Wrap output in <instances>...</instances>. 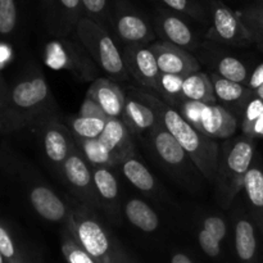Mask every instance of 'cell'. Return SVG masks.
<instances>
[{
	"label": "cell",
	"mask_w": 263,
	"mask_h": 263,
	"mask_svg": "<svg viewBox=\"0 0 263 263\" xmlns=\"http://www.w3.org/2000/svg\"><path fill=\"white\" fill-rule=\"evenodd\" d=\"M184 76L171 73L159 74L157 86L154 91L158 92L166 103L172 107H176L184 98H182V84H184Z\"/></svg>",
	"instance_id": "4dcf8cb0"
},
{
	"label": "cell",
	"mask_w": 263,
	"mask_h": 263,
	"mask_svg": "<svg viewBox=\"0 0 263 263\" xmlns=\"http://www.w3.org/2000/svg\"><path fill=\"white\" fill-rule=\"evenodd\" d=\"M0 133H4V130H3V122H2V118H0Z\"/></svg>",
	"instance_id": "7dc6e473"
},
{
	"label": "cell",
	"mask_w": 263,
	"mask_h": 263,
	"mask_svg": "<svg viewBox=\"0 0 263 263\" xmlns=\"http://www.w3.org/2000/svg\"><path fill=\"white\" fill-rule=\"evenodd\" d=\"M91 168L95 193L100 208L107 211L110 217H116L118 213V198H120L117 179L110 168L107 167H91Z\"/></svg>",
	"instance_id": "cb8c5ba5"
},
{
	"label": "cell",
	"mask_w": 263,
	"mask_h": 263,
	"mask_svg": "<svg viewBox=\"0 0 263 263\" xmlns=\"http://www.w3.org/2000/svg\"><path fill=\"white\" fill-rule=\"evenodd\" d=\"M162 73L187 74L200 71V64L190 51L175 46L166 41H154L151 45Z\"/></svg>",
	"instance_id": "e0dca14e"
},
{
	"label": "cell",
	"mask_w": 263,
	"mask_h": 263,
	"mask_svg": "<svg viewBox=\"0 0 263 263\" xmlns=\"http://www.w3.org/2000/svg\"><path fill=\"white\" fill-rule=\"evenodd\" d=\"M257 3H258V4H261V5H263V0H257Z\"/></svg>",
	"instance_id": "681fc988"
},
{
	"label": "cell",
	"mask_w": 263,
	"mask_h": 263,
	"mask_svg": "<svg viewBox=\"0 0 263 263\" xmlns=\"http://www.w3.org/2000/svg\"><path fill=\"white\" fill-rule=\"evenodd\" d=\"M76 146L79 151L81 152L82 157L86 159L87 163L91 167H107V168H112L120 164L115 156L108 151L104 146V144L98 139H77Z\"/></svg>",
	"instance_id": "83f0119b"
},
{
	"label": "cell",
	"mask_w": 263,
	"mask_h": 263,
	"mask_svg": "<svg viewBox=\"0 0 263 263\" xmlns=\"http://www.w3.org/2000/svg\"><path fill=\"white\" fill-rule=\"evenodd\" d=\"M171 263H194L189 256L185 253H175L171 258Z\"/></svg>",
	"instance_id": "f6af8a7d"
},
{
	"label": "cell",
	"mask_w": 263,
	"mask_h": 263,
	"mask_svg": "<svg viewBox=\"0 0 263 263\" xmlns=\"http://www.w3.org/2000/svg\"><path fill=\"white\" fill-rule=\"evenodd\" d=\"M263 115V100L256 97L253 92L251 99L247 103L243 113L240 116L241 133H246L257 120Z\"/></svg>",
	"instance_id": "74e56055"
},
{
	"label": "cell",
	"mask_w": 263,
	"mask_h": 263,
	"mask_svg": "<svg viewBox=\"0 0 263 263\" xmlns=\"http://www.w3.org/2000/svg\"><path fill=\"white\" fill-rule=\"evenodd\" d=\"M49 117H58V105L43 74H31L8 89L0 110L4 133L37 125Z\"/></svg>",
	"instance_id": "7a4b0ae2"
},
{
	"label": "cell",
	"mask_w": 263,
	"mask_h": 263,
	"mask_svg": "<svg viewBox=\"0 0 263 263\" xmlns=\"http://www.w3.org/2000/svg\"><path fill=\"white\" fill-rule=\"evenodd\" d=\"M123 212L128 222L144 233H154L159 228L158 215L144 200L131 198L126 202Z\"/></svg>",
	"instance_id": "d4e9b609"
},
{
	"label": "cell",
	"mask_w": 263,
	"mask_h": 263,
	"mask_svg": "<svg viewBox=\"0 0 263 263\" xmlns=\"http://www.w3.org/2000/svg\"><path fill=\"white\" fill-rule=\"evenodd\" d=\"M243 135L252 139V140L263 138V115L246 131V133H243Z\"/></svg>",
	"instance_id": "7bdbcfd3"
},
{
	"label": "cell",
	"mask_w": 263,
	"mask_h": 263,
	"mask_svg": "<svg viewBox=\"0 0 263 263\" xmlns=\"http://www.w3.org/2000/svg\"><path fill=\"white\" fill-rule=\"evenodd\" d=\"M86 95L97 102L108 118H122L126 95L116 81L105 77L95 79L87 89Z\"/></svg>",
	"instance_id": "ac0fdd59"
},
{
	"label": "cell",
	"mask_w": 263,
	"mask_h": 263,
	"mask_svg": "<svg viewBox=\"0 0 263 263\" xmlns=\"http://www.w3.org/2000/svg\"><path fill=\"white\" fill-rule=\"evenodd\" d=\"M256 157L254 140L241 135L226 141L220 148L216 189L217 199L225 210L231 207L244 187V180Z\"/></svg>",
	"instance_id": "3957f363"
},
{
	"label": "cell",
	"mask_w": 263,
	"mask_h": 263,
	"mask_svg": "<svg viewBox=\"0 0 263 263\" xmlns=\"http://www.w3.org/2000/svg\"><path fill=\"white\" fill-rule=\"evenodd\" d=\"M62 252L67 263H99L80 246L66 228L62 229Z\"/></svg>",
	"instance_id": "1f68e13d"
},
{
	"label": "cell",
	"mask_w": 263,
	"mask_h": 263,
	"mask_svg": "<svg viewBox=\"0 0 263 263\" xmlns=\"http://www.w3.org/2000/svg\"><path fill=\"white\" fill-rule=\"evenodd\" d=\"M200 228L204 229L207 233H210L220 243L228 235L226 221L220 216H207V217H204L202 220V223H200Z\"/></svg>",
	"instance_id": "f35d334b"
},
{
	"label": "cell",
	"mask_w": 263,
	"mask_h": 263,
	"mask_svg": "<svg viewBox=\"0 0 263 263\" xmlns=\"http://www.w3.org/2000/svg\"><path fill=\"white\" fill-rule=\"evenodd\" d=\"M263 85V62L259 63L253 71L249 74V80L247 86L252 90V91H256L258 87H261Z\"/></svg>",
	"instance_id": "b9f144b4"
},
{
	"label": "cell",
	"mask_w": 263,
	"mask_h": 263,
	"mask_svg": "<svg viewBox=\"0 0 263 263\" xmlns=\"http://www.w3.org/2000/svg\"><path fill=\"white\" fill-rule=\"evenodd\" d=\"M44 62L55 71H68L81 81H94L99 67L79 40L59 37L49 41L44 50Z\"/></svg>",
	"instance_id": "8992f818"
},
{
	"label": "cell",
	"mask_w": 263,
	"mask_h": 263,
	"mask_svg": "<svg viewBox=\"0 0 263 263\" xmlns=\"http://www.w3.org/2000/svg\"><path fill=\"white\" fill-rule=\"evenodd\" d=\"M154 31L162 41L179 46L190 53L200 46L197 33L192 30L186 21L182 20L181 15L172 10L159 9L157 12L154 18Z\"/></svg>",
	"instance_id": "8fae6325"
},
{
	"label": "cell",
	"mask_w": 263,
	"mask_h": 263,
	"mask_svg": "<svg viewBox=\"0 0 263 263\" xmlns=\"http://www.w3.org/2000/svg\"><path fill=\"white\" fill-rule=\"evenodd\" d=\"M44 154L51 166L61 170L76 146L73 134L58 117H49L37 123Z\"/></svg>",
	"instance_id": "30bf717a"
},
{
	"label": "cell",
	"mask_w": 263,
	"mask_h": 263,
	"mask_svg": "<svg viewBox=\"0 0 263 263\" xmlns=\"http://www.w3.org/2000/svg\"><path fill=\"white\" fill-rule=\"evenodd\" d=\"M72 217L68 228L80 246L94 257L99 263H116V252L113 239L98 220L91 208L85 204L71 205Z\"/></svg>",
	"instance_id": "5b68a950"
},
{
	"label": "cell",
	"mask_w": 263,
	"mask_h": 263,
	"mask_svg": "<svg viewBox=\"0 0 263 263\" xmlns=\"http://www.w3.org/2000/svg\"><path fill=\"white\" fill-rule=\"evenodd\" d=\"M122 121L127 126L130 133L138 136L143 135V134L148 135L149 131L159 123L153 108L148 103L141 100L140 98L134 95L133 92L126 97Z\"/></svg>",
	"instance_id": "7402d4cb"
},
{
	"label": "cell",
	"mask_w": 263,
	"mask_h": 263,
	"mask_svg": "<svg viewBox=\"0 0 263 263\" xmlns=\"http://www.w3.org/2000/svg\"><path fill=\"white\" fill-rule=\"evenodd\" d=\"M17 18L15 0H0V35H10L15 30Z\"/></svg>",
	"instance_id": "d590c367"
},
{
	"label": "cell",
	"mask_w": 263,
	"mask_h": 263,
	"mask_svg": "<svg viewBox=\"0 0 263 263\" xmlns=\"http://www.w3.org/2000/svg\"><path fill=\"white\" fill-rule=\"evenodd\" d=\"M122 54L130 77L143 86L156 90L161 71L151 45H127Z\"/></svg>",
	"instance_id": "4fadbf2b"
},
{
	"label": "cell",
	"mask_w": 263,
	"mask_h": 263,
	"mask_svg": "<svg viewBox=\"0 0 263 263\" xmlns=\"http://www.w3.org/2000/svg\"><path fill=\"white\" fill-rule=\"evenodd\" d=\"M218 76L230 81L247 85L249 80V69L239 58L229 54H220L213 58V71Z\"/></svg>",
	"instance_id": "f1b7e54d"
},
{
	"label": "cell",
	"mask_w": 263,
	"mask_h": 263,
	"mask_svg": "<svg viewBox=\"0 0 263 263\" xmlns=\"http://www.w3.org/2000/svg\"><path fill=\"white\" fill-rule=\"evenodd\" d=\"M0 254L7 263H25L7 226L0 221Z\"/></svg>",
	"instance_id": "8d00e7d4"
},
{
	"label": "cell",
	"mask_w": 263,
	"mask_h": 263,
	"mask_svg": "<svg viewBox=\"0 0 263 263\" xmlns=\"http://www.w3.org/2000/svg\"><path fill=\"white\" fill-rule=\"evenodd\" d=\"M28 199L41 218L49 222L62 223L63 228H68L72 217V207L50 187L35 185L28 192Z\"/></svg>",
	"instance_id": "9a60e30c"
},
{
	"label": "cell",
	"mask_w": 263,
	"mask_h": 263,
	"mask_svg": "<svg viewBox=\"0 0 263 263\" xmlns=\"http://www.w3.org/2000/svg\"><path fill=\"white\" fill-rule=\"evenodd\" d=\"M43 7L49 32L55 39L74 33L84 17L81 0H44Z\"/></svg>",
	"instance_id": "7c38bea8"
},
{
	"label": "cell",
	"mask_w": 263,
	"mask_h": 263,
	"mask_svg": "<svg viewBox=\"0 0 263 263\" xmlns=\"http://www.w3.org/2000/svg\"><path fill=\"white\" fill-rule=\"evenodd\" d=\"M59 171L67 185L71 187L72 193L82 204L87 205L92 211L102 210L95 193L92 168L82 157L77 146H74L73 152L69 154Z\"/></svg>",
	"instance_id": "9c48e42d"
},
{
	"label": "cell",
	"mask_w": 263,
	"mask_h": 263,
	"mask_svg": "<svg viewBox=\"0 0 263 263\" xmlns=\"http://www.w3.org/2000/svg\"><path fill=\"white\" fill-rule=\"evenodd\" d=\"M243 190L248 203L249 216L263 238V164L258 156L254 157L253 163L247 174Z\"/></svg>",
	"instance_id": "44dd1931"
},
{
	"label": "cell",
	"mask_w": 263,
	"mask_h": 263,
	"mask_svg": "<svg viewBox=\"0 0 263 263\" xmlns=\"http://www.w3.org/2000/svg\"><path fill=\"white\" fill-rule=\"evenodd\" d=\"M74 35L95 64L105 72L110 80L117 82L127 81L130 79L122 51L107 27L82 17L77 25Z\"/></svg>",
	"instance_id": "277c9868"
},
{
	"label": "cell",
	"mask_w": 263,
	"mask_h": 263,
	"mask_svg": "<svg viewBox=\"0 0 263 263\" xmlns=\"http://www.w3.org/2000/svg\"><path fill=\"white\" fill-rule=\"evenodd\" d=\"M0 263H5V259H4V257H3L2 254H0Z\"/></svg>",
	"instance_id": "c3c4849f"
},
{
	"label": "cell",
	"mask_w": 263,
	"mask_h": 263,
	"mask_svg": "<svg viewBox=\"0 0 263 263\" xmlns=\"http://www.w3.org/2000/svg\"><path fill=\"white\" fill-rule=\"evenodd\" d=\"M43 2H44V0H43Z\"/></svg>",
	"instance_id": "f907efd6"
},
{
	"label": "cell",
	"mask_w": 263,
	"mask_h": 263,
	"mask_svg": "<svg viewBox=\"0 0 263 263\" xmlns=\"http://www.w3.org/2000/svg\"><path fill=\"white\" fill-rule=\"evenodd\" d=\"M234 243L238 258L243 263H256L258 257V229L247 213L234 220Z\"/></svg>",
	"instance_id": "ffe728a7"
},
{
	"label": "cell",
	"mask_w": 263,
	"mask_h": 263,
	"mask_svg": "<svg viewBox=\"0 0 263 263\" xmlns=\"http://www.w3.org/2000/svg\"><path fill=\"white\" fill-rule=\"evenodd\" d=\"M84 17L107 27L109 18V2L108 0H81Z\"/></svg>",
	"instance_id": "e575fe53"
},
{
	"label": "cell",
	"mask_w": 263,
	"mask_h": 263,
	"mask_svg": "<svg viewBox=\"0 0 263 263\" xmlns=\"http://www.w3.org/2000/svg\"><path fill=\"white\" fill-rule=\"evenodd\" d=\"M148 143L154 156L172 171H184L194 164L176 139L161 123L148 133Z\"/></svg>",
	"instance_id": "5bb4252c"
},
{
	"label": "cell",
	"mask_w": 263,
	"mask_h": 263,
	"mask_svg": "<svg viewBox=\"0 0 263 263\" xmlns=\"http://www.w3.org/2000/svg\"><path fill=\"white\" fill-rule=\"evenodd\" d=\"M99 140L117 158L120 164L134 154L131 133L122 118H108Z\"/></svg>",
	"instance_id": "603a6c76"
},
{
	"label": "cell",
	"mask_w": 263,
	"mask_h": 263,
	"mask_svg": "<svg viewBox=\"0 0 263 263\" xmlns=\"http://www.w3.org/2000/svg\"><path fill=\"white\" fill-rule=\"evenodd\" d=\"M108 26L112 28L113 37L125 46L152 45L156 40L157 33L151 23L126 0H116L109 12Z\"/></svg>",
	"instance_id": "52a82bcc"
},
{
	"label": "cell",
	"mask_w": 263,
	"mask_h": 263,
	"mask_svg": "<svg viewBox=\"0 0 263 263\" xmlns=\"http://www.w3.org/2000/svg\"><path fill=\"white\" fill-rule=\"evenodd\" d=\"M198 243H199L200 249L211 258H217L221 254L220 241L202 228H199V230H198Z\"/></svg>",
	"instance_id": "ab89813d"
},
{
	"label": "cell",
	"mask_w": 263,
	"mask_h": 263,
	"mask_svg": "<svg viewBox=\"0 0 263 263\" xmlns=\"http://www.w3.org/2000/svg\"><path fill=\"white\" fill-rule=\"evenodd\" d=\"M121 168H122V174L126 180L140 192L151 193L156 189V179L152 172L146 168L145 164L140 159L136 158L135 154L126 158L121 163Z\"/></svg>",
	"instance_id": "4316f807"
},
{
	"label": "cell",
	"mask_w": 263,
	"mask_h": 263,
	"mask_svg": "<svg viewBox=\"0 0 263 263\" xmlns=\"http://www.w3.org/2000/svg\"><path fill=\"white\" fill-rule=\"evenodd\" d=\"M208 10L211 27L205 33V39L229 46H248L254 43L239 13L234 12L222 0H210Z\"/></svg>",
	"instance_id": "ba28073f"
},
{
	"label": "cell",
	"mask_w": 263,
	"mask_h": 263,
	"mask_svg": "<svg viewBox=\"0 0 263 263\" xmlns=\"http://www.w3.org/2000/svg\"><path fill=\"white\" fill-rule=\"evenodd\" d=\"M107 120L94 117H84V116H73L67 118V127L71 130L74 138L77 139H98L102 135L105 127Z\"/></svg>",
	"instance_id": "f546056e"
},
{
	"label": "cell",
	"mask_w": 263,
	"mask_h": 263,
	"mask_svg": "<svg viewBox=\"0 0 263 263\" xmlns=\"http://www.w3.org/2000/svg\"><path fill=\"white\" fill-rule=\"evenodd\" d=\"M182 98L193 102L204 103V104H216L215 92H213L212 81L210 74L203 71L187 74L182 84Z\"/></svg>",
	"instance_id": "484cf974"
},
{
	"label": "cell",
	"mask_w": 263,
	"mask_h": 263,
	"mask_svg": "<svg viewBox=\"0 0 263 263\" xmlns=\"http://www.w3.org/2000/svg\"><path fill=\"white\" fill-rule=\"evenodd\" d=\"M210 79L212 81L213 92L218 104L228 108L231 112H238L239 118L246 108L247 103L251 99L253 91L247 85L230 81L218 76L215 72H211Z\"/></svg>",
	"instance_id": "d6986e66"
},
{
	"label": "cell",
	"mask_w": 263,
	"mask_h": 263,
	"mask_svg": "<svg viewBox=\"0 0 263 263\" xmlns=\"http://www.w3.org/2000/svg\"><path fill=\"white\" fill-rule=\"evenodd\" d=\"M253 92H254V95H256V97H258L259 99L263 100V85L261 87H258V89H257L256 91H253Z\"/></svg>",
	"instance_id": "bcb514c9"
},
{
	"label": "cell",
	"mask_w": 263,
	"mask_h": 263,
	"mask_svg": "<svg viewBox=\"0 0 263 263\" xmlns=\"http://www.w3.org/2000/svg\"><path fill=\"white\" fill-rule=\"evenodd\" d=\"M241 21L251 32L253 41L263 49V5L256 4L244 8L239 12Z\"/></svg>",
	"instance_id": "d6a6232c"
},
{
	"label": "cell",
	"mask_w": 263,
	"mask_h": 263,
	"mask_svg": "<svg viewBox=\"0 0 263 263\" xmlns=\"http://www.w3.org/2000/svg\"><path fill=\"white\" fill-rule=\"evenodd\" d=\"M168 10L177 13L180 15H187L199 22L207 21V14L204 8L197 0H158Z\"/></svg>",
	"instance_id": "836d02e7"
},
{
	"label": "cell",
	"mask_w": 263,
	"mask_h": 263,
	"mask_svg": "<svg viewBox=\"0 0 263 263\" xmlns=\"http://www.w3.org/2000/svg\"><path fill=\"white\" fill-rule=\"evenodd\" d=\"M3 48V44H0V50H2ZM2 55V54H0ZM2 68H3V59L2 57H0V110L3 109V105H4L5 103V98H7V94H8V89L9 87L7 86V84L4 82V79H3L2 76Z\"/></svg>",
	"instance_id": "ee69618b"
},
{
	"label": "cell",
	"mask_w": 263,
	"mask_h": 263,
	"mask_svg": "<svg viewBox=\"0 0 263 263\" xmlns=\"http://www.w3.org/2000/svg\"><path fill=\"white\" fill-rule=\"evenodd\" d=\"M79 116H84V117H94V118H102V120H108L107 116L102 110V108L97 104L92 98L89 95H85V99L82 102L81 107H80Z\"/></svg>",
	"instance_id": "60d3db41"
},
{
	"label": "cell",
	"mask_w": 263,
	"mask_h": 263,
	"mask_svg": "<svg viewBox=\"0 0 263 263\" xmlns=\"http://www.w3.org/2000/svg\"><path fill=\"white\" fill-rule=\"evenodd\" d=\"M240 126L238 115L221 104H205L197 128L213 140L233 138Z\"/></svg>",
	"instance_id": "2e32d148"
},
{
	"label": "cell",
	"mask_w": 263,
	"mask_h": 263,
	"mask_svg": "<svg viewBox=\"0 0 263 263\" xmlns=\"http://www.w3.org/2000/svg\"><path fill=\"white\" fill-rule=\"evenodd\" d=\"M131 92L153 108L159 123L176 139L198 171L208 181L215 182L220 159V144L190 125L172 105L161 98L140 89H134Z\"/></svg>",
	"instance_id": "6da1fadb"
}]
</instances>
